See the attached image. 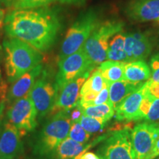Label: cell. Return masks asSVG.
I'll return each mask as SVG.
<instances>
[{
  "mask_svg": "<svg viewBox=\"0 0 159 159\" xmlns=\"http://www.w3.org/2000/svg\"><path fill=\"white\" fill-rule=\"evenodd\" d=\"M4 27L9 38L19 39L44 52L55 42L61 22L56 12L48 7L13 10L5 17Z\"/></svg>",
  "mask_w": 159,
  "mask_h": 159,
  "instance_id": "obj_1",
  "label": "cell"
},
{
  "mask_svg": "<svg viewBox=\"0 0 159 159\" xmlns=\"http://www.w3.org/2000/svg\"><path fill=\"white\" fill-rule=\"evenodd\" d=\"M3 48L6 54V74L11 83L41 64L43 60L41 52L15 38L5 39Z\"/></svg>",
  "mask_w": 159,
  "mask_h": 159,
  "instance_id": "obj_2",
  "label": "cell"
},
{
  "mask_svg": "<svg viewBox=\"0 0 159 159\" xmlns=\"http://www.w3.org/2000/svg\"><path fill=\"white\" fill-rule=\"evenodd\" d=\"M123 28V24L118 21H107L99 23L85 41L83 48L94 66L104 62L107 57L109 41Z\"/></svg>",
  "mask_w": 159,
  "mask_h": 159,
  "instance_id": "obj_3",
  "label": "cell"
},
{
  "mask_svg": "<svg viewBox=\"0 0 159 159\" xmlns=\"http://www.w3.org/2000/svg\"><path fill=\"white\" fill-rule=\"evenodd\" d=\"M98 25V18L94 11H89L80 16L67 31L61 45L60 60L74 54L83 47Z\"/></svg>",
  "mask_w": 159,
  "mask_h": 159,
  "instance_id": "obj_4",
  "label": "cell"
},
{
  "mask_svg": "<svg viewBox=\"0 0 159 159\" xmlns=\"http://www.w3.org/2000/svg\"><path fill=\"white\" fill-rule=\"evenodd\" d=\"M67 112L57 113L44 126L39 146L41 154H47L56 150L61 142L69 136L71 120Z\"/></svg>",
  "mask_w": 159,
  "mask_h": 159,
  "instance_id": "obj_5",
  "label": "cell"
},
{
  "mask_svg": "<svg viewBox=\"0 0 159 159\" xmlns=\"http://www.w3.org/2000/svg\"><path fill=\"white\" fill-rule=\"evenodd\" d=\"M58 66L59 70L55 80L57 91L77 77L90 73L95 66L91 62L84 49L81 47L74 54L60 60Z\"/></svg>",
  "mask_w": 159,
  "mask_h": 159,
  "instance_id": "obj_6",
  "label": "cell"
},
{
  "mask_svg": "<svg viewBox=\"0 0 159 159\" xmlns=\"http://www.w3.org/2000/svg\"><path fill=\"white\" fill-rule=\"evenodd\" d=\"M37 114L36 108L29 95L12 103L7 112L9 122L19 130L21 136L35 129Z\"/></svg>",
  "mask_w": 159,
  "mask_h": 159,
  "instance_id": "obj_7",
  "label": "cell"
},
{
  "mask_svg": "<svg viewBox=\"0 0 159 159\" xmlns=\"http://www.w3.org/2000/svg\"><path fill=\"white\" fill-rule=\"evenodd\" d=\"M159 138V124L143 122L134 127L131 141L136 159H150Z\"/></svg>",
  "mask_w": 159,
  "mask_h": 159,
  "instance_id": "obj_8",
  "label": "cell"
},
{
  "mask_svg": "<svg viewBox=\"0 0 159 159\" xmlns=\"http://www.w3.org/2000/svg\"><path fill=\"white\" fill-rule=\"evenodd\" d=\"M101 159H136L130 129L117 130L111 135L101 148Z\"/></svg>",
  "mask_w": 159,
  "mask_h": 159,
  "instance_id": "obj_9",
  "label": "cell"
},
{
  "mask_svg": "<svg viewBox=\"0 0 159 159\" xmlns=\"http://www.w3.org/2000/svg\"><path fill=\"white\" fill-rule=\"evenodd\" d=\"M57 94L56 85L49 82L47 75L39 77L33 88L29 92V97L33 101L38 114L40 116H44L51 111L55 104Z\"/></svg>",
  "mask_w": 159,
  "mask_h": 159,
  "instance_id": "obj_10",
  "label": "cell"
},
{
  "mask_svg": "<svg viewBox=\"0 0 159 159\" xmlns=\"http://www.w3.org/2000/svg\"><path fill=\"white\" fill-rule=\"evenodd\" d=\"M90 73L77 77L66 84L57 91L55 104L52 108V114H57L61 111H69L78 103L80 92L83 83L88 78Z\"/></svg>",
  "mask_w": 159,
  "mask_h": 159,
  "instance_id": "obj_11",
  "label": "cell"
},
{
  "mask_svg": "<svg viewBox=\"0 0 159 159\" xmlns=\"http://www.w3.org/2000/svg\"><path fill=\"white\" fill-rule=\"evenodd\" d=\"M148 88L147 82L125 98L115 108V118L119 121L139 120V108Z\"/></svg>",
  "mask_w": 159,
  "mask_h": 159,
  "instance_id": "obj_12",
  "label": "cell"
},
{
  "mask_svg": "<svg viewBox=\"0 0 159 159\" xmlns=\"http://www.w3.org/2000/svg\"><path fill=\"white\" fill-rule=\"evenodd\" d=\"M21 150L22 144L19 130L11 123H5L0 137L1 159L14 158Z\"/></svg>",
  "mask_w": 159,
  "mask_h": 159,
  "instance_id": "obj_13",
  "label": "cell"
},
{
  "mask_svg": "<svg viewBox=\"0 0 159 159\" xmlns=\"http://www.w3.org/2000/svg\"><path fill=\"white\" fill-rule=\"evenodd\" d=\"M126 13L136 21L159 23V0H135L129 4Z\"/></svg>",
  "mask_w": 159,
  "mask_h": 159,
  "instance_id": "obj_14",
  "label": "cell"
},
{
  "mask_svg": "<svg viewBox=\"0 0 159 159\" xmlns=\"http://www.w3.org/2000/svg\"><path fill=\"white\" fill-rule=\"evenodd\" d=\"M42 71L43 66L40 64L13 82L7 93V102L12 104L18 99L28 95L35 82Z\"/></svg>",
  "mask_w": 159,
  "mask_h": 159,
  "instance_id": "obj_15",
  "label": "cell"
},
{
  "mask_svg": "<svg viewBox=\"0 0 159 159\" xmlns=\"http://www.w3.org/2000/svg\"><path fill=\"white\" fill-rule=\"evenodd\" d=\"M145 83H132L123 80L109 84V101L112 103L114 110L125 98L140 89Z\"/></svg>",
  "mask_w": 159,
  "mask_h": 159,
  "instance_id": "obj_16",
  "label": "cell"
},
{
  "mask_svg": "<svg viewBox=\"0 0 159 159\" xmlns=\"http://www.w3.org/2000/svg\"><path fill=\"white\" fill-rule=\"evenodd\" d=\"M150 70L144 61H136L126 63L125 65V80L132 83H143L148 80Z\"/></svg>",
  "mask_w": 159,
  "mask_h": 159,
  "instance_id": "obj_17",
  "label": "cell"
},
{
  "mask_svg": "<svg viewBox=\"0 0 159 159\" xmlns=\"http://www.w3.org/2000/svg\"><path fill=\"white\" fill-rule=\"evenodd\" d=\"M89 147L67 137L57 146L56 153L59 159H73L86 152Z\"/></svg>",
  "mask_w": 159,
  "mask_h": 159,
  "instance_id": "obj_18",
  "label": "cell"
},
{
  "mask_svg": "<svg viewBox=\"0 0 159 159\" xmlns=\"http://www.w3.org/2000/svg\"><path fill=\"white\" fill-rule=\"evenodd\" d=\"M125 62L108 61L100 63L98 67L103 78L107 83H111L125 80Z\"/></svg>",
  "mask_w": 159,
  "mask_h": 159,
  "instance_id": "obj_19",
  "label": "cell"
},
{
  "mask_svg": "<svg viewBox=\"0 0 159 159\" xmlns=\"http://www.w3.org/2000/svg\"><path fill=\"white\" fill-rule=\"evenodd\" d=\"M80 108L83 114L85 116L101 119L105 123L114 116L115 112L114 106L110 101L101 105H90L85 108Z\"/></svg>",
  "mask_w": 159,
  "mask_h": 159,
  "instance_id": "obj_20",
  "label": "cell"
},
{
  "mask_svg": "<svg viewBox=\"0 0 159 159\" xmlns=\"http://www.w3.org/2000/svg\"><path fill=\"white\" fill-rule=\"evenodd\" d=\"M125 35L123 34L115 35L109 42L107 57L110 61L128 62L125 51Z\"/></svg>",
  "mask_w": 159,
  "mask_h": 159,
  "instance_id": "obj_21",
  "label": "cell"
},
{
  "mask_svg": "<svg viewBox=\"0 0 159 159\" xmlns=\"http://www.w3.org/2000/svg\"><path fill=\"white\" fill-rule=\"evenodd\" d=\"M107 82L103 78L100 71L97 68L89 76L85 83H83L80 92V97L85 94H98L102 89L104 88Z\"/></svg>",
  "mask_w": 159,
  "mask_h": 159,
  "instance_id": "obj_22",
  "label": "cell"
},
{
  "mask_svg": "<svg viewBox=\"0 0 159 159\" xmlns=\"http://www.w3.org/2000/svg\"><path fill=\"white\" fill-rule=\"evenodd\" d=\"M135 39L133 47V56L134 61L136 60L142 61L150 55L152 50V44L146 35L141 33H132Z\"/></svg>",
  "mask_w": 159,
  "mask_h": 159,
  "instance_id": "obj_23",
  "label": "cell"
},
{
  "mask_svg": "<svg viewBox=\"0 0 159 159\" xmlns=\"http://www.w3.org/2000/svg\"><path fill=\"white\" fill-rule=\"evenodd\" d=\"M78 122L84 128V130L90 134H95V133L102 130L105 124V122L101 119L87 116L83 114L79 119Z\"/></svg>",
  "mask_w": 159,
  "mask_h": 159,
  "instance_id": "obj_24",
  "label": "cell"
},
{
  "mask_svg": "<svg viewBox=\"0 0 159 159\" xmlns=\"http://www.w3.org/2000/svg\"><path fill=\"white\" fill-rule=\"evenodd\" d=\"M55 0H16L12 5L13 10L36 9L49 5Z\"/></svg>",
  "mask_w": 159,
  "mask_h": 159,
  "instance_id": "obj_25",
  "label": "cell"
},
{
  "mask_svg": "<svg viewBox=\"0 0 159 159\" xmlns=\"http://www.w3.org/2000/svg\"><path fill=\"white\" fill-rule=\"evenodd\" d=\"M90 134L86 132L78 122H71L69 137L75 142L85 144L90 138Z\"/></svg>",
  "mask_w": 159,
  "mask_h": 159,
  "instance_id": "obj_26",
  "label": "cell"
},
{
  "mask_svg": "<svg viewBox=\"0 0 159 159\" xmlns=\"http://www.w3.org/2000/svg\"><path fill=\"white\" fill-rule=\"evenodd\" d=\"M148 84V83H147ZM155 98L150 94L148 91V86L147 88V90L145 91L144 96L143 97V99L141 103L140 108H139V117L140 119H144L148 115L149 111H150L151 104Z\"/></svg>",
  "mask_w": 159,
  "mask_h": 159,
  "instance_id": "obj_27",
  "label": "cell"
},
{
  "mask_svg": "<svg viewBox=\"0 0 159 159\" xmlns=\"http://www.w3.org/2000/svg\"><path fill=\"white\" fill-rule=\"evenodd\" d=\"M144 119L149 122L159 124V99H153L150 111Z\"/></svg>",
  "mask_w": 159,
  "mask_h": 159,
  "instance_id": "obj_28",
  "label": "cell"
},
{
  "mask_svg": "<svg viewBox=\"0 0 159 159\" xmlns=\"http://www.w3.org/2000/svg\"><path fill=\"white\" fill-rule=\"evenodd\" d=\"M125 35V51L127 55L128 62L134 61V56H133V47H134L135 39L133 36L132 33H128Z\"/></svg>",
  "mask_w": 159,
  "mask_h": 159,
  "instance_id": "obj_29",
  "label": "cell"
},
{
  "mask_svg": "<svg viewBox=\"0 0 159 159\" xmlns=\"http://www.w3.org/2000/svg\"><path fill=\"white\" fill-rule=\"evenodd\" d=\"M108 101H109V83H107L105 85L104 88L102 89V91L99 93L94 100L91 103V105H101L107 102Z\"/></svg>",
  "mask_w": 159,
  "mask_h": 159,
  "instance_id": "obj_30",
  "label": "cell"
},
{
  "mask_svg": "<svg viewBox=\"0 0 159 159\" xmlns=\"http://www.w3.org/2000/svg\"><path fill=\"white\" fill-rule=\"evenodd\" d=\"M150 66L152 71V80L159 83V53L155 55L150 61Z\"/></svg>",
  "mask_w": 159,
  "mask_h": 159,
  "instance_id": "obj_31",
  "label": "cell"
},
{
  "mask_svg": "<svg viewBox=\"0 0 159 159\" xmlns=\"http://www.w3.org/2000/svg\"><path fill=\"white\" fill-rule=\"evenodd\" d=\"M148 83V91L155 99H159V83L155 82L152 79H149Z\"/></svg>",
  "mask_w": 159,
  "mask_h": 159,
  "instance_id": "obj_32",
  "label": "cell"
},
{
  "mask_svg": "<svg viewBox=\"0 0 159 159\" xmlns=\"http://www.w3.org/2000/svg\"><path fill=\"white\" fill-rule=\"evenodd\" d=\"M83 112L81 108H80L79 105H77L76 107H75V109L71 112L70 114V119L71 120V122H78L79 119L82 116Z\"/></svg>",
  "mask_w": 159,
  "mask_h": 159,
  "instance_id": "obj_33",
  "label": "cell"
},
{
  "mask_svg": "<svg viewBox=\"0 0 159 159\" xmlns=\"http://www.w3.org/2000/svg\"><path fill=\"white\" fill-rule=\"evenodd\" d=\"M79 159H101L96 154L91 152H85L82 156L80 157Z\"/></svg>",
  "mask_w": 159,
  "mask_h": 159,
  "instance_id": "obj_34",
  "label": "cell"
},
{
  "mask_svg": "<svg viewBox=\"0 0 159 159\" xmlns=\"http://www.w3.org/2000/svg\"><path fill=\"white\" fill-rule=\"evenodd\" d=\"M60 2L65 4H71V5H82L85 0H57Z\"/></svg>",
  "mask_w": 159,
  "mask_h": 159,
  "instance_id": "obj_35",
  "label": "cell"
},
{
  "mask_svg": "<svg viewBox=\"0 0 159 159\" xmlns=\"http://www.w3.org/2000/svg\"><path fill=\"white\" fill-rule=\"evenodd\" d=\"M158 156H159V138L156 143V145H155L153 151H152V153L151 155L150 159H154Z\"/></svg>",
  "mask_w": 159,
  "mask_h": 159,
  "instance_id": "obj_36",
  "label": "cell"
},
{
  "mask_svg": "<svg viewBox=\"0 0 159 159\" xmlns=\"http://www.w3.org/2000/svg\"><path fill=\"white\" fill-rule=\"evenodd\" d=\"M5 10L0 7V30L5 26Z\"/></svg>",
  "mask_w": 159,
  "mask_h": 159,
  "instance_id": "obj_37",
  "label": "cell"
},
{
  "mask_svg": "<svg viewBox=\"0 0 159 159\" xmlns=\"http://www.w3.org/2000/svg\"><path fill=\"white\" fill-rule=\"evenodd\" d=\"M6 92V85L4 83L1 77V72H0V97L4 96Z\"/></svg>",
  "mask_w": 159,
  "mask_h": 159,
  "instance_id": "obj_38",
  "label": "cell"
},
{
  "mask_svg": "<svg viewBox=\"0 0 159 159\" xmlns=\"http://www.w3.org/2000/svg\"><path fill=\"white\" fill-rule=\"evenodd\" d=\"M15 1L16 0H6L5 6H7V7H12V5L15 2Z\"/></svg>",
  "mask_w": 159,
  "mask_h": 159,
  "instance_id": "obj_39",
  "label": "cell"
},
{
  "mask_svg": "<svg viewBox=\"0 0 159 159\" xmlns=\"http://www.w3.org/2000/svg\"><path fill=\"white\" fill-rule=\"evenodd\" d=\"M0 5H6V0H0Z\"/></svg>",
  "mask_w": 159,
  "mask_h": 159,
  "instance_id": "obj_40",
  "label": "cell"
},
{
  "mask_svg": "<svg viewBox=\"0 0 159 159\" xmlns=\"http://www.w3.org/2000/svg\"><path fill=\"white\" fill-rule=\"evenodd\" d=\"M83 155V154H82ZM82 155H80V156H79L78 157H77V158H73V159H79L80 158V157L81 156H82Z\"/></svg>",
  "mask_w": 159,
  "mask_h": 159,
  "instance_id": "obj_41",
  "label": "cell"
},
{
  "mask_svg": "<svg viewBox=\"0 0 159 159\" xmlns=\"http://www.w3.org/2000/svg\"><path fill=\"white\" fill-rule=\"evenodd\" d=\"M0 159H1V155H0Z\"/></svg>",
  "mask_w": 159,
  "mask_h": 159,
  "instance_id": "obj_42",
  "label": "cell"
},
{
  "mask_svg": "<svg viewBox=\"0 0 159 159\" xmlns=\"http://www.w3.org/2000/svg\"><path fill=\"white\" fill-rule=\"evenodd\" d=\"M8 159H14V158H8Z\"/></svg>",
  "mask_w": 159,
  "mask_h": 159,
  "instance_id": "obj_43",
  "label": "cell"
},
{
  "mask_svg": "<svg viewBox=\"0 0 159 159\" xmlns=\"http://www.w3.org/2000/svg\"><path fill=\"white\" fill-rule=\"evenodd\" d=\"M158 159H159V158H158Z\"/></svg>",
  "mask_w": 159,
  "mask_h": 159,
  "instance_id": "obj_44",
  "label": "cell"
}]
</instances>
